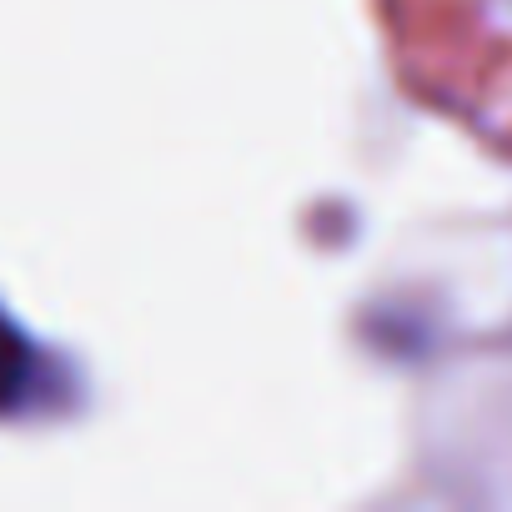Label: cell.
<instances>
[{
	"label": "cell",
	"instance_id": "obj_1",
	"mask_svg": "<svg viewBox=\"0 0 512 512\" xmlns=\"http://www.w3.org/2000/svg\"><path fill=\"white\" fill-rule=\"evenodd\" d=\"M41 372H46L41 347L6 317V307H0V417H21L41 397V387H46Z\"/></svg>",
	"mask_w": 512,
	"mask_h": 512
}]
</instances>
